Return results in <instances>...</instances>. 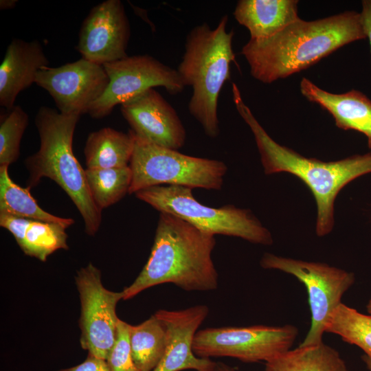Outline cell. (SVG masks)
I'll return each instance as SVG.
<instances>
[{"instance_id": "1", "label": "cell", "mask_w": 371, "mask_h": 371, "mask_svg": "<svg viewBox=\"0 0 371 371\" xmlns=\"http://www.w3.org/2000/svg\"><path fill=\"white\" fill-rule=\"evenodd\" d=\"M366 38L361 14L346 11L313 21L300 18L269 38L249 39L240 53L252 77L269 84L306 69L339 48Z\"/></svg>"}, {"instance_id": "2", "label": "cell", "mask_w": 371, "mask_h": 371, "mask_svg": "<svg viewBox=\"0 0 371 371\" xmlns=\"http://www.w3.org/2000/svg\"><path fill=\"white\" fill-rule=\"evenodd\" d=\"M215 245L214 235L160 212L149 258L133 282L123 289V300L165 283L186 291L216 290L218 275L212 259Z\"/></svg>"}, {"instance_id": "3", "label": "cell", "mask_w": 371, "mask_h": 371, "mask_svg": "<svg viewBox=\"0 0 371 371\" xmlns=\"http://www.w3.org/2000/svg\"><path fill=\"white\" fill-rule=\"evenodd\" d=\"M232 95L236 110L254 134L265 173L289 172L302 181L316 201V234H328L334 226L337 195L349 182L371 172V151L333 161L305 157L269 136L244 102L236 85L232 87Z\"/></svg>"}, {"instance_id": "4", "label": "cell", "mask_w": 371, "mask_h": 371, "mask_svg": "<svg viewBox=\"0 0 371 371\" xmlns=\"http://www.w3.org/2000/svg\"><path fill=\"white\" fill-rule=\"evenodd\" d=\"M80 117V115L62 113L49 106L39 108L35 125L40 147L25 161L29 171L27 189L36 186L43 177L54 181L78 210L87 234L94 236L102 222V210L92 199L85 170L72 150L74 133Z\"/></svg>"}, {"instance_id": "5", "label": "cell", "mask_w": 371, "mask_h": 371, "mask_svg": "<svg viewBox=\"0 0 371 371\" xmlns=\"http://www.w3.org/2000/svg\"><path fill=\"white\" fill-rule=\"evenodd\" d=\"M227 15H224L214 29L206 23L194 27L187 35L177 69L185 87L192 89L189 112L211 138L220 133L218 97L225 82L231 79V64L236 63L234 32H227Z\"/></svg>"}, {"instance_id": "6", "label": "cell", "mask_w": 371, "mask_h": 371, "mask_svg": "<svg viewBox=\"0 0 371 371\" xmlns=\"http://www.w3.org/2000/svg\"><path fill=\"white\" fill-rule=\"evenodd\" d=\"M192 190L181 186H157L135 194L159 212L175 215L214 236H235L264 245L273 243L270 232L250 210L232 205H205L195 199Z\"/></svg>"}, {"instance_id": "7", "label": "cell", "mask_w": 371, "mask_h": 371, "mask_svg": "<svg viewBox=\"0 0 371 371\" xmlns=\"http://www.w3.org/2000/svg\"><path fill=\"white\" fill-rule=\"evenodd\" d=\"M134 136L128 165L132 172L128 194L164 185L214 190L222 188L227 170L223 161L186 155Z\"/></svg>"}, {"instance_id": "8", "label": "cell", "mask_w": 371, "mask_h": 371, "mask_svg": "<svg viewBox=\"0 0 371 371\" xmlns=\"http://www.w3.org/2000/svg\"><path fill=\"white\" fill-rule=\"evenodd\" d=\"M263 269H277L295 276L304 284L311 314L310 328L300 346L323 342L329 319L341 303L343 295L355 282V275L327 264L307 262L266 253L260 260Z\"/></svg>"}, {"instance_id": "9", "label": "cell", "mask_w": 371, "mask_h": 371, "mask_svg": "<svg viewBox=\"0 0 371 371\" xmlns=\"http://www.w3.org/2000/svg\"><path fill=\"white\" fill-rule=\"evenodd\" d=\"M298 335L292 325L207 328L198 330L193 351L201 358L227 357L245 363L267 362L291 349Z\"/></svg>"}, {"instance_id": "10", "label": "cell", "mask_w": 371, "mask_h": 371, "mask_svg": "<svg viewBox=\"0 0 371 371\" xmlns=\"http://www.w3.org/2000/svg\"><path fill=\"white\" fill-rule=\"evenodd\" d=\"M109 77L107 87L89 108L94 119L109 115L117 104L155 87H162L171 95L181 93L185 85L177 69L145 54L123 58L103 65Z\"/></svg>"}, {"instance_id": "11", "label": "cell", "mask_w": 371, "mask_h": 371, "mask_svg": "<svg viewBox=\"0 0 371 371\" xmlns=\"http://www.w3.org/2000/svg\"><path fill=\"white\" fill-rule=\"evenodd\" d=\"M75 282L80 301L81 347L106 360L115 341L120 319L116 306L123 300V292L106 289L100 271L91 262L78 271Z\"/></svg>"}, {"instance_id": "12", "label": "cell", "mask_w": 371, "mask_h": 371, "mask_svg": "<svg viewBox=\"0 0 371 371\" xmlns=\"http://www.w3.org/2000/svg\"><path fill=\"white\" fill-rule=\"evenodd\" d=\"M35 83L49 93L60 113L81 115L104 93L109 77L102 65L81 58L58 67H43Z\"/></svg>"}, {"instance_id": "13", "label": "cell", "mask_w": 371, "mask_h": 371, "mask_svg": "<svg viewBox=\"0 0 371 371\" xmlns=\"http://www.w3.org/2000/svg\"><path fill=\"white\" fill-rule=\"evenodd\" d=\"M130 24L120 0L94 6L83 21L76 49L82 58L104 65L126 57Z\"/></svg>"}, {"instance_id": "14", "label": "cell", "mask_w": 371, "mask_h": 371, "mask_svg": "<svg viewBox=\"0 0 371 371\" xmlns=\"http://www.w3.org/2000/svg\"><path fill=\"white\" fill-rule=\"evenodd\" d=\"M120 110L135 136L172 150L184 145L186 132L179 117L154 88L121 104Z\"/></svg>"}, {"instance_id": "15", "label": "cell", "mask_w": 371, "mask_h": 371, "mask_svg": "<svg viewBox=\"0 0 371 371\" xmlns=\"http://www.w3.org/2000/svg\"><path fill=\"white\" fill-rule=\"evenodd\" d=\"M208 314L206 305L179 311L161 309L155 313L165 327L166 344L161 361L152 371H212L215 362L199 357L193 351L194 336Z\"/></svg>"}, {"instance_id": "16", "label": "cell", "mask_w": 371, "mask_h": 371, "mask_svg": "<svg viewBox=\"0 0 371 371\" xmlns=\"http://www.w3.org/2000/svg\"><path fill=\"white\" fill-rule=\"evenodd\" d=\"M48 65L39 41L14 38L0 66L1 106L10 111L18 94L35 83L37 73Z\"/></svg>"}, {"instance_id": "17", "label": "cell", "mask_w": 371, "mask_h": 371, "mask_svg": "<svg viewBox=\"0 0 371 371\" xmlns=\"http://www.w3.org/2000/svg\"><path fill=\"white\" fill-rule=\"evenodd\" d=\"M300 89L309 102L316 103L332 115L339 128L363 133L371 150V100L367 95L355 89L333 93L304 77L300 81Z\"/></svg>"}, {"instance_id": "18", "label": "cell", "mask_w": 371, "mask_h": 371, "mask_svg": "<svg viewBox=\"0 0 371 371\" xmlns=\"http://www.w3.org/2000/svg\"><path fill=\"white\" fill-rule=\"evenodd\" d=\"M297 0H240L234 11L250 39L269 38L300 19Z\"/></svg>"}, {"instance_id": "19", "label": "cell", "mask_w": 371, "mask_h": 371, "mask_svg": "<svg viewBox=\"0 0 371 371\" xmlns=\"http://www.w3.org/2000/svg\"><path fill=\"white\" fill-rule=\"evenodd\" d=\"M0 225L8 230L23 253L42 262L60 249H68L62 225L0 213Z\"/></svg>"}, {"instance_id": "20", "label": "cell", "mask_w": 371, "mask_h": 371, "mask_svg": "<svg viewBox=\"0 0 371 371\" xmlns=\"http://www.w3.org/2000/svg\"><path fill=\"white\" fill-rule=\"evenodd\" d=\"M135 145V136L105 127L91 133L84 154L87 168H120L129 165Z\"/></svg>"}, {"instance_id": "21", "label": "cell", "mask_w": 371, "mask_h": 371, "mask_svg": "<svg viewBox=\"0 0 371 371\" xmlns=\"http://www.w3.org/2000/svg\"><path fill=\"white\" fill-rule=\"evenodd\" d=\"M265 371H348L339 353L322 342L299 346L265 362Z\"/></svg>"}, {"instance_id": "22", "label": "cell", "mask_w": 371, "mask_h": 371, "mask_svg": "<svg viewBox=\"0 0 371 371\" xmlns=\"http://www.w3.org/2000/svg\"><path fill=\"white\" fill-rule=\"evenodd\" d=\"M129 342L134 363L139 371H152L166 348V329L154 314L139 324L129 326Z\"/></svg>"}, {"instance_id": "23", "label": "cell", "mask_w": 371, "mask_h": 371, "mask_svg": "<svg viewBox=\"0 0 371 371\" xmlns=\"http://www.w3.org/2000/svg\"><path fill=\"white\" fill-rule=\"evenodd\" d=\"M0 213L62 225L66 228L74 223L72 218H61L43 210L27 188L11 179L8 166H0Z\"/></svg>"}, {"instance_id": "24", "label": "cell", "mask_w": 371, "mask_h": 371, "mask_svg": "<svg viewBox=\"0 0 371 371\" xmlns=\"http://www.w3.org/2000/svg\"><path fill=\"white\" fill-rule=\"evenodd\" d=\"M85 174L92 199L102 210L128 193L132 180L129 166L111 168H86Z\"/></svg>"}, {"instance_id": "25", "label": "cell", "mask_w": 371, "mask_h": 371, "mask_svg": "<svg viewBox=\"0 0 371 371\" xmlns=\"http://www.w3.org/2000/svg\"><path fill=\"white\" fill-rule=\"evenodd\" d=\"M326 332L336 334L359 347L371 358V315L363 314L342 302L332 313Z\"/></svg>"}, {"instance_id": "26", "label": "cell", "mask_w": 371, "mask_h": 371, "mask_svg": "<svg viewBox=\"0 0 371 371\" xmlns=\"http://www.w3.org/2000/svg\"><path fill=\"white\" fill-rule=\"evenodd\" d=\"M28 115L21 106H14L0 124V166H9L20 155V144L28 124Z\"/></svg>"}, {"instance_id": "27", "label": "cell", "mask_w": 371, "mask_h": 371, "mask_svg": "<svg viewBox=\"0 0 371 371\" xmlns=\"http://www.w3.org/2000/svg\"><path fill=\"white\" fill-rule=\"evenodd\" d=\"M129 326L119 319L115 341L105 360L109 371H139L131 355Z\"/></svg>"}, {"instance_id": "28", "label": "cell", "mask_w": 371, "mask_h": 371, "mask_svg": "<svg viewBox=\"0 0 371 371\" xmlns=\"http://www.w3.org/2000/svg\"><path fill=\"white\" fill-rule=\"evenodd\" d=\"M56 371H109L106 361L88 354L87 359L81 363Z\"/></svg>"}, {"instance_id": "29", "label": "cell", "mask_w": 371, "mask_h": 371, "mask_svg": "<svg viewBox=\"0 0 371 371\" xmlns=\"http://www.w3.org/2000/svg\"><path fill=\"white\" fill-rule=\"evenodd\" d=\"M361 14L362 25L368 38L371 52V0H363Z\"/></svg>"}, {"instance_id": "30", "label": "cell", "mask_w": 371, "mask_h": 371, "mask_svg": "<svg viewBox=\"0 0 371 371\" xmlns=\"http://www.w3.org/2000/svg\"><path fill=\"white\" fill-rule=\"evenodd\" d=\"M17 0H1L0 1V9L1 10H10L15 8Z\"/></svg>"}, {"instance_id": "31", "label": "cell", "mask_w": 371, "mask_h": 371, "mask_svg": "<svg viewBox=\"0 0 371 371\" xmlns=\"http://www.w3.org/2000/svg\"><path fill=\"white\" fill-rule=\"evenodd\" d=\"M212 371H236V370L223 362H215Z\"/></svg>"}, {"instance_id": "32", "label": "cell", "mask_w": 371, "mask_h": 371, "mask_svg": "<svg viewBox=\"0 0 371 371\" xmlns=\"http://www.w3.org/2000/svg\"><path fill=\"white\" fill-rule=\"evenodd\" d=\"M361 358L363 362L366 363L367 368L369 370V371H371V358L366 355H363Z\"/></svg>"}, {"instance_id": "33", "label": "cell", "mask_w": 371, "mask_h": 371, "mask_svg": "<svg viewBox=\"0 0 371 371\" xmlns=\"http://www.w3.org/2000/svg\"><path fill=\"white\" fill-rule=\"evenodd\" d=\"M366 309L369 315H371V297L368 300V304L366 306Z\"/></svg>"}]
</instances>
